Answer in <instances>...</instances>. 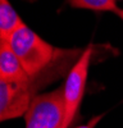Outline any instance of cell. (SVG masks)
Returning <instances> with one entry per match:
<instances>
[{"mask_svg":"<svg viewBox=\"0 0 123 128\" xmlns=\"http://www.w3.org/2000/svg\"><path fill=\"white\" fill-rule=\"evenodd\" d=\"M102 118V115H98V116H94L87 124H84V126H78V127H76V128H95L96 127V124H98V122Z\"/></svg>","mask_w":123,"mask_h":128,"instance_id":"ba28073f","label":"cell"},{"mask_svg":"<svg viewBox=\"0 0 123 128\" xmlns=\"http://www.w3.org/2000/svg\"><path fill=\"white\" fill-rule=\"evenodd\" d=\"M91 56H92V46H88L81 52L77 62L68 72V76L63 84L64 106H66L63 128H68L70 126L80 109L81 101L84 99L85 94Z\"/></svg>","mask_w":123,"mask_h":128,"instance_id":"3957f363","label":"cell"},{"mask_svg":"<svg viewBox=\"0 0 123 128\" xmlns=\"http://www.w3.org/2000/svg\"><path fill=\"white\" fill-rule=\"evenodd\" d=\"M0 80L5 82H28L32 80L6 38H0Z\"/></svg>","mask_w":123,"mask_h":128,"instance_id":"5b68a950","label":"cell"},{"mask_svg":"<svg viewBox=\"0 0 123 128\" xmlns=\"http://www.w3.org/2000/svg\"><path fill=\"white\" fill-rule=\"evenodd\" d=\"M40 76L28 82H5L0 80V123L26 114L31 101L37 95L36 83H40Z\"/></svg>","mask_w":123,"mask_h":128,"instance_id":"277c9868","label":"cell"},{"mask_svg":"<svg viewBox=\"0 0 123 128\" xmlns=\"http://www.w3.org/2000/svg\"><path fill=\"white\" fill-rule=\"evenodd\" d=\"M22 23L23 20L17 14L9 0H0V38H8Z\"/></svg>","mask_w":123,"mask_h":128,"instance_id":"8992f818","label":"cell"},{"mask_svg":"<svg viewBox=\"0 0 123 128\" xmlns=\"http://www.w3.org/2000/svg\"><path fill=\"white\" fill-rule=\"evenodd\" d=\"M63 86L44 94H37L24 114L26 128H63L64 123Z\"/></svg>","mask_w":123,"mask_h":128,"instance_id":"7a4b0ae2","label":"cell"},{"mask_svg":"<svg viewBox=\"0 0 123 128\" xmlns=\"http://www.w3.org/2000/svg\"><path fill=\"white\" fill-rule=\"evenodd\" d=\"M6 40L31 78L44 73L59 55V51L53 45L41 38L24 22Z\"/></svg>","mask_w":123,"mask_h":128,"instance_id":"6da1fadb","label":"cell"},{"mask_svg":"<svg viewBox=\"0 0 123 128\" xmlns=\"http://www.w3.org/2000/svg\"><path fill=\"white\" fill-rule=\"evenodd\" d=\"M114 13H116V14H117V16H118V17H119V18L123 20V9H119V8H118Z\"/></svg>","mask_w":123,"mask_h":128,"instance_id":"9c48e42d","label":"cell"},{"mask_svg":"<svg viewBox=\"0 0 123 128\" xmlns=\"http://www.w3.org/2000/svg\"><path fill=\"white\" fill-rule=\"evenodd\" d=\"M68 4L76 9H88L95 12H116L117 0H68Z\"/></svg>","mask_w":123,"mask_h":128,"instance_id":"52a82bcc","label":"cell"}]
</instances>
